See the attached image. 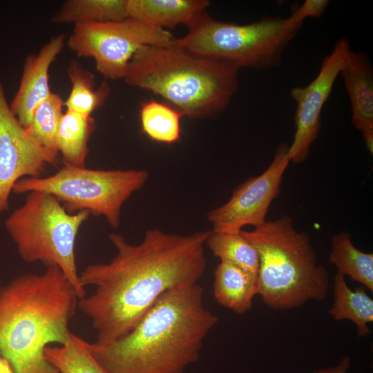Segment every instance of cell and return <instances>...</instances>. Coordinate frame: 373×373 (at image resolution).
<instances>
[{"label": "cell", "instance_id": "6da1fadb", "mask_svg": "<svg viewBox=\"0 0 373 373\" xmlns=\"http://www.w3.org/2000/svg\"><path fill=\"white\" fill-rule=\"evenodd\" d=\"M209 233L179 235L151 229L137 245L111 233L115 256L107 263L89 265L79 276L83 287H95L77 303L97 332L94 343L106 345L121 338L166 291L198 283L206 270Z\"/></svg>", "mask_w": 373, "mask_h": 373}, {"label": "cell", "instance_id": "7a4b0ae2", "mask_svg": "<svg viewBox=\"0 0 373 373\" xmlns=\"http://www.w3.org/2000/svg\"><path fill=\"white\" fill-rule=\"evenodd\" d=\"M203 294L198 283L169 289L127 334L106 345L86 341L87 348L107 373H184L219 321Z\"/></svg>", "mask_w": 373, "mask_h": 373}, {"label": "cell", "instance_id": "3957f363", "mask_svg": "<svg viewBox=\"0 0 373 373\" xmlns=\"http://www.w3.org/2000/svg\"><path fill=\"white\" fill-rule=\"evenodd\" d=\"M77 293L63 271L21 275L0 288V354L15 373H59L44 350L69 338Z\"/></svg>", "mask_w": 373, "mask_h": 373}, {"label": "cell", "instance_id": "277c9868", "mask_svg": "<svg viewBox=\"0 0 373 373\" xmlns=\"http://www.w3.org/2000/svg\"><path fill=\"white\" fill-rule=\"evenodd\" d=\"M239 69L187 53L173 46H144L123 77L131 86L162 97L182 116L214 118L227 107L239 87Z\"/></svg>", "mask_w": 373, "mask_h": 373}, {"label": "cell", "instance_id": "5b68a950", "mask_svg": "<svg viewBox=\"0 0 373 373\" xmlns=\"http://www.w3.org/2000/svg\"><path fill=\"white\" fill-rule=\"evenodd\" d=\"M240 233L256 250L258 294L267 306L288 310L326 298L328 271L318 263L310 236L297 230L292 218L283 216Z\"/></svg>", "mask_w": 373, "mask_h": 373}, {"label": "cell", "instance_id": "8992f818", "mask_svg": "<svg viewBox=\"0 0 373 373\" xmlns=\"http://www.w3.org/2000/svg\"><path fill=\"white\" fill-rule=\"evenodd\" d=\"M303 24L280 17H263L251 23L238 24L218 21L204 11L173 46L239 70H267L282 64L283 51Z\"/></svg>", "mask_w": 373, "mask_h": 373}, {"label": "cell", "instance_id": "52a82bcc", "mask_svg": "<svg viewBox=\"0 0 373 373\" xmlns=\"http://www.w3.org/2000/svg\"><path fill=\"white\" fill-rule=\"evenodd\" d=\"M89 215L86 211L70 213L54 196L31 191L6 220L5 227L23 261L57 266L80 299L86 296V289L79 281L75 247L79 230Z\"/></svg>", "mask_w": 373, "mask_h": 373}, {"label": "cell", "instance_id": "ba28073f", "mask_svg": "<svg viewBox=\"0 0 373 373\" xmlns=\"http://www.w3.org/2000/svg\"><path fill=\"white\" fill-rule=\"evenodd\" d=\"M148 178L149 173L143 169L101 170L64 164L52 175L20 179L12 192L48 193L68 213L86 211L104 216L111 227L117 228L124 203L144 186Z\"/></svg>", "mask_w": 373, "mask_h": 373}, {"label": "cell", "instance_id": "9c48e42d", "mask_svg": "<svg viewBox=\"0 0 373 373\" xmlns=\"http://www.w3.org/2000/svg\"><path fill=\"white\" fill-rule=\"evenodd\" d=\"M164 29L134 19L75 24L66 44L77 57H92L105 78H123L135 53L144 46H172Z\"/></svg>", "mask_w": 373, "mask_h": 373}, {"label": "cell", "instance_id": "30bf717a", "mask_svg": "<svg viewBox=\"0 0 373 373\" xmlns=\"http://www.w3.org/2000/svg\"><path fill=\"white\" fill-rule=\"evenodd\" d=\"M288 147L282 144L273 160L261 174L238 186L230 199L207 213L212 231L238 233L245 226L258 227L265 222L272 202L278 197L283 175L290 160Z\"/></svg>", "mask_w": 373, "mask_h": 373}, {"label": "cell", "instance_id": "8fae6325", "mask_svg": "<svg viewBox=\"0 0 373 373\" xmlns=\"http://www.w3.org/2000/svg\"><path fill=\"white\" fill-rule=\"evenodd\" d=\"M350 50L348 40L338 39L332 52L323 59L316 77L307 86L294 87L290 90L291 97L296 103V130L293 142L288 147L290 162L300 164L308 157L321 131L323 108Z\"/></svg>", "mask_w": 373, "mask_h": 373}, {"label": "cell", "instance_id": "7c38bea8", "mask_svg": "<svg viewBox=\"0 0 373 373\" xmlns=\"http://www.w3.org/2000/svg\"><path fill=\"white\" fill-rule=\"evenodd\" d=\"M57 158L27 134L10 108L0 78V214L8 209L17 182L26 175L41 178Z\"/></svg>", "mask_w": 373, "mask_h": 373}, {"label": "cell", "instance_id": "4fadbf2b", "mask_svg": "<svg viewBox=\"0 0 373 373\" xmlns=\"http://www.w3.org/2000/svg\"><path fill=\"white\" fill-rule=\"evenodd\" d=\"M65 36H52L37 54L28 55L23 64L19 89L10 108L19 123L26 128L33 111L52 92L49 86V68L64 48Z\"/></svg>", "mask_w": 373, "mask_h": 373}, {"label": "cell", "instance_id": "5bb4252c", "mask_svg": "<svg viewBox=\"0 0 373 373\" xmlns=\"http://www.w3.org/2000/svg\"><path fill=\"white\" fill-rule=\"evenodd\" d=\"M339 75L352 107V123L361 133L373 129V68L369 57L350 50Z\"/></svg>", "mask_w": 373, "mask_h": 373}, {"label": "cell", "instance_id": "9a60e30c", "mask_svg": "<svg viewBox=\"0 0 373 373\" xmlns=\"http://www.w3.org/2000/svg\"><path fill=\"white\" fill-rule=\"evenodd\" d=\"M207 0H126L127 18L164 29L191 26L209 6Z\"/></svg>", "mask_w": 373, "mask_h": 373}, {"label": "cell", "instance_id": "2e32d148", "mask_svg": "<svg viewBox=\"0 0 373 373\" xmlns=\"http://www.w3.org/2000/svg\"><path fill=\"white\" fill-rule=\"evenodd\" d=\"M258 294V276L231 263L220 261L214 272L213 296L217 302L243 314Z\"/></svg>", "mask_w": 373, "mask_h": 373}, {"label": "cell", "instance_id": "e0dca14e", "mask_svg": "<svg viewBox=\"0 0 373 373\" xmlns=\"http://www.w3.org/2000/svg\"><path fill=\"white\" fill-rule=\"evenodd\" d=\"M333 305L329 314L335 321L350 320L355 324L357 336H365L370 333L368 324L373 321V300L367 294L365 287H357L352 289L345 276L339 273L334 278Z\"/></svg>", "mask_w": 373, "mask_h": 373}, {"label": "cell", "instance_id": "ac0fdd59", "mask_svg": "<svg viewBox=\"0 0 373 373\" xmlns=\"http://www.w3.org/2000/svg\"><path fill=\"white\" fill-rule=\"evenodd\" d=\"M95 128V121L91 115L66 110L57 135V148L64 164L85 166L88 140Z\"/></svg>", "mask_w": 373, "mask_h": 373}, {"label": "cell", "instance_id": "d6986e66", "mask_svg": "<svg viewBox=\"0 0 373 373\" xmlns=\"http://www.w3.org/2000/svg\"><path fill=\"white\" fill-rule=\"evenodd\" d=\"M329 260L337 268L338 273L348 276L352 280L373 291V254L356 248L348 232L332 236Z\"/></svg>", "mask_w": 373, "mask_h": 373}, {"label": "cell", "instance_id": "ffe728a7", "mask_svg": "<svg viewBox=\"0 0 373 373\" xmlns=\"http://www.w3.org/2000/svg\"><path fill=\"white\" fill-rule=\"evenodd\" d=\"M127 19L126 0H68L52 17L57 23L119 21Z\"/></svg>", "mask_w": 373, "mask_h": 373}, {"label": "cell", "instance_id": "44dd1931", "mask_svg": "<svg viewBox=\"0 0 373 373\" xmlns=\"http://www.w3.org/2000/svg\"><path fill=\"white\" fill-rule=\"evenodd\" d=\"M67 72L72 87L64 106L67 110L91 115L108 98L111 91L108 84L104 81L95 88L94 75L77 61L69 64Z\"/></svg>", "mask_w": 373, "mask_h": 373}, {"label": "cell", "instance_id": "7402d4cb", "mask_svg": "<svg viewBox=\"0 0 373 373\" xmlns=\"http://www.w3.org/2000/svg\"><path fill=\"white\" fill-rule=\"evenodd\" d=\"M182 117L180 113L165 102L155 99L144 102L140 109L141 132L159 143L178 142L181 140Z\"/></svg>", "mask_w": 373, "mask_h": 373}, {"label": "cell", "instance_id": "603a6c76", "mask_svg": "<svg viewBox=\"0 0 373 373\" xmlns=\"http://www.w3.org/2000/svg\"><path fill=\"white\" fill-rule=\"evenodd\" d=\"M48 362L59 373H107L86 346V341L70 332L66 343L44 350Z\"/></svg>", "mask_w": 373, "mask_h": 373}, {"label": "cell", "instance_id": "cb8c5ba5", "mask_svg": "<svg viewBox=\"0 0 373 373\" xmlns=\"http://www.w3.org/2000/svg\"><path fill=\"white\" fill-rule=\"evenodd\" d=\"M205 245L220 261L258 274V258L254 246L241 234L231 232H215L210 230Z\"/></svg>", "mask_w": 373, "mask_h": 373}, {"label": "cell", "instance_id": "d4e9b609", "mask_svg": "<svg viewBox=\"0 0 373 373\" xmlns=\"http://www.w3.org/2000/svg\"><path fill=\"white\" fill-rule=\"evenodd\" d=\"M64 102L58 94L52 93L33 111L30 122L25 128L27 134L38 144L55 154L57 135L63 117Z\"/></svg>", "mask_w": 373, "mask_h": 373}, {"label": "cell", "instance_id": "484cf974", "mask_svg": "<svg viewBox=\"0 0 373 373\" xmlns=\"http://www.w3.org/2000/svg\"><path fill=\"white\" fill-rule=\"evenodd\" d=\"M329 5L328 0H306L300 6L293 7L288 17L294 22H304L308 17H322Z\"/></svg>", "mask_w": 373, "mask_h": 373}, {"label": "cell", "instance_id": "4316f807", "mask_svg": "<svg viewBox=\"0 0 373 373\" xmlns=\"http://www.w3.org/2000/svg\"><path fill=\"white\" fill-rule=\"evenodd\" d=\"M350 366V358L348 356L344 357L336 366L321 369L313 373H347Z\"/></svg>", "mask_w": 373, "mask_h": 373}, {"label": "cell", "instance_id": "83f0119b", "mask_svg": "<svg viewBox=\"0 0 373 373\" xmlns=\"http://www.w3.org/2000/svg\"><path fill=\"white\" fill-rule=\"evenodd\" d=\"M365 145L368 151L373 153V129H370L362 133Z\"/></svg>", "mask_w": 373, "mask_h": 373}, {"label": "cell", "instance_id": "f1b7e54d", "mask_svg": "<svg viewBox=\"0 0 373 373\" xmlns=\"http://www.w3.org/2000/svg\"><path fill=\"white\" fill-rule=\"evenodd\" d=\"M0 373H15L10 363L0 356Z\"/></svg>", "mask_w": 373, "mask_h": 373}, {"label": "cell", "instance_id": "f546056e", "mask_svg": "<svg viewBox=\"0 0 373 373\" xmlns=\"http://www.w3.org/2000/svg\"><path fill=\"white\" fill-rule=\"evenodd\" d=\"M0 288H1V284H0Z\"/></svg>", "mask_w": 373, "mask_h": 373}]
</instances>
